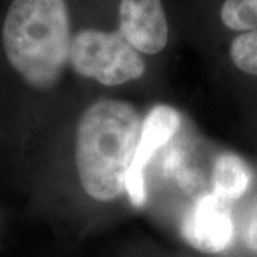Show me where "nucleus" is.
<instances>
[{"label":"nucleus","instance_id":"1","mask_svg":"<svg viewBox=\"0 0 257 257\" xmlns=\"http://www.w3.org/2000/svg\"><path fill=\"white\" fill-rule=\"evenodd\" d=\"M67 0H12L2 25V49L25 86L47 92L60 80L70 50Z\"/></svg>","mask_w":257,"mask_h":257},{"label":"nucleus","instance_id":"2","mask_svg":"<svg viewBox=\"0 0 257 257\" xmlns=\"http://www.w3.org/2000/svg\"><path fill=\"white\" fill-rule=\"evenodd\" d=\"M143 120L135 106L101 99L82 114L76 132V167L83 190L111 202L126 190Z\"/></svg>","mask_w":257,"mask_h":257},{"label":"nucleus","instance_id":"3","mask_svg":"<svg viewBox=\"0 0 257 257\" xmlns=\"http://www.w3.org/2000/svg\"><path fill=\"white\" fill-rule=\"evenodd\" d=\"M69 64L74 73L104 86H120L146 72L142 55L117 32L83 29L72 36Z\"/></svg>","mask_w":257,"mask_h":257},{"label":"nucleus","instance_id":"4","mask_svg":"<svg viewBox=\"0 0 257 257\" xmlns=\"http://www.w3.org/2000/svg\"><path fill=\"white\" fill-rule=\"evenodd\" d=\"M180 231L184 241L202 253L214 254L226 250L234 231L229 202L214 193L202 196L184 214Z\"/></svg>","mask_w":257,"mask_h":257},{"label":"nucleus","instance_id":"5","mask_svg":"<svg viewBox=\"0 0 257 257\" xmlns=\"http://www.w3.org/2000/svg\"><path fill=\"white\" fill-rule=\"evenodd\" d=\"M180 123L182 117L179 111L167 104L155 106L143 120L135 160L126 177V193L135 206H142L146 202L145 169L147 163L152 160L157 149L173 138L177 128L180 127Z\"/></svg>","mask_w":257,"mask_h":257},{"label":"nucleus","instance_id":"6","mask_svg":"<svg viewBox=\"0 0 257 257\" xmlns=\"http://www.w3.org/2000/svg\"><path fill=\"white\" fill-rule=\"evenodd\" d=\"M119 33L139 53H160L169 42L162 0H120Z\"/></svg>","mask_w":257,"mask_h":257},{"label":"nucleus","instance_id":"7","mask_svg":"<svg viewBox=\"0 0 257 257\" xmlns=\"http://www.w3.org/2000/svg\"><path fill=\"white\" fill-rule=\"evenodd\" d=\"M251 182L248 165L234 153H223L214 160L211 172L213 193L226 202H234L247 192Z\"/></svg>","mask_w":257,"mask_h":257},{"label":"nucleus","instance_id":"8","mask_svg":"<svg viewBox=\"0 0 257 257\" xmlns=\"http://www.w3.org/2000/svg\"><path fill=\"white\" fill-rule=\"evenodd\" d=\"M223 25L234 32L257 29V0H224L220 9Z\"/></svg>","mask_w":257,"mask_h":257},{"label":"nucleus","instance_id":"9","mask_svg":"<svg viewBox=\"0 0 257 257\" xmlns=\"http://www.w3.org/2000/svg\"><path fill=\"white\" fill-rule=\"evenodd\" d=\"M230 59L244 73L257 76V29L243 32L230 45Z\"/></svg>","mask_w":257,"mask_h":257},{"label":"nucleus","instance_id":"10","mask_svg":"<svg viewBox=\"0 0 257 257\" xmlns=\"http://www.w3.org/2000/svg\"><path fill=\"white\" fill-rule=\"evenodd\" d=\"M243 241L244 246L257 256V202L248 214L244 230H243Z\"/></svg>","mask_w":257,"mask_h":257}]
</instances>
